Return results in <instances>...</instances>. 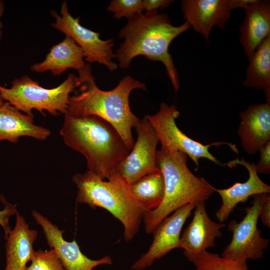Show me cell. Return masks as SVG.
Wrapping results in <instances>:
<instances>
[{
	"label": "cell",
	"instance_id": "obj_1",
	"mask_svg": "<svg viewBox=\"0 0 270 270\" xmlns=\"http://www.w3.org/2000/svg\"><path fill=\"white\" fill-rule=\"evenodd\" d=\"M78 72V75L75 80L77 90L70 96L66 114L76 117L95 116L108 122L117 130L130 150L135 142L132 129L140 119L132 112L129 97L134 89L147 90L146 85L126 76L114 89L103 90L96 86L89 64Z\"/></svg>",
	"mask_w": 270,
	"mask_h": 270
},
{
	"label": "cell",
	"instance_id": "obj_2",
	"mask_svg": "<svg viewBox=\"0 0 270 270\" xmlns=\"http://www.w3.org/2000/svg\"><path fill=\"white\" fill-rule=\"evenodd\" d=\"M127 20V24L118 32L124 42L115 53L119 66L127 68L133 58L140 55L150 60L159 61L164 65L176 93L180 88V80L168 48L174 38L188 30L190 24L186 21L174 26L166 12L158 14L156 10L136 14Z\"/></svg>",
	"mask_w": 270,
	"mask_h": 270
},
{
	"label": "cell",
	"instance_id": "obj_3",
	"mask_svg": "<svg viewBox=\"0 0 270 270\" xmlns=\"http://www.w3.org/2000/svg\"><path fill=\"white\" fill-rule=\"evenodd\" d=\"M60 132L67 146L85 157L88 170L104 180L130 152L114 126L95 116L76 117L66 114Z\"/></svg>",
	"mask_w": 270,
	"mask_h": 270
},
{
	"label": "cell",
	"instance_id": "obj_4",
	"mask_svg": "<svg viewBox=\"0 0 270 270\" xmlns=\"http://www.w3.org/2000/svg\"><path fill=\"white\" fill-rule=\"evenodd\" d=\"M72 180L78 189V203L107 210L122 224L124 240L134 239L148 210L134 196L130 185L122 178L114 170L106 181L87 170L74 175Z\"/></svg>",
	"mask_w": 270,
	"mask_h": 270
},
{
	"label": "cell",
	"instance_id": "obj_5",
	"mask_svg": "<svg viewBox=\"0 0 270 270\" xmlns=\"http://www.w3.org/2000/svg\"><path fill=\"white\" fill-rule=\"evenodd\" d=\"M188 156L181 152L160 148L156 152V162L164 181V194L160 205L148 211L142 222L146 234L154 229L172 212L191 202H206L215 192L202 178L196 176L188 168Z\"/></svg>",
	"mask_w": 270,
	"mask_h": 270
},
{
	"label": "cell",
	"instance_id": "obj_6",
	"mask_svg": "<svg viewBox=\"0 0 270 270\" xmlns=\"http://www.w3.org/2000/svg\"><path fill=\"white\" fill-rule=\"evenodd\" d=\"M76 76L70 73L58 86L46 88L24 75L14 79L10 88L0 85V98L32 116H34L33 109L38 110L42 115L44 114V110L52 116L65 114L70 94L76 90Z\"/></svg>",
	"mask_w": 270,
	"mask_h": 270
},
{
	"label": "cell",
	"instance_id": "obj_7",
	"mask_svg": "<svg viewBox=\"0 0 270 270\" xmlns=\"http://www.w3.org/2000/svg\"><path fill=\"white\" fill-rule=\"evenodd\" d=\"M180 114L174 105H168L162 102L156 114L145 116L157 134L161 148L169 152H181L186 154L194 163L196 170L199 168L198 160L200 158L208 159L220 166H223L209 152V148L212 146L226 144L238 153L237 148L230 143L216 142L205 145L189 138L176 126V120Z\"/></svg>",
	"mask_w": 270,
	"mask_h": 270
},
{
	"label": "cell",
	"instance_id": "obj_8",
	"mask_svg": "<svg viewBox=\"0 0 270 270\" xmlns=\"http://www.w3.org/2000/svg\"><path fill=\"white\" fill-rule=\"evenodd\" d=\"M56 22L52 26L72 39L82 49L84 60L88 63L98 62L104 65L110 72L116 70L118 64L112 59L116 58L112 48V38L102 40L100 34L82 26L80 18H74L69 12L68 3L64 1L61 6L60 14L54 10L50 11Z\"/></svg>",
	"mask_w": 270,
	"mask_h": 270
},
{
	"label": "cell",
	"instance_id": "obj_9",
	"mask_svg": "<svg viewBox=\"0 0 270 270\" xmlns=\"http://www.w3.org/2000/svg\"><path fill=\"white\" fill-rule=\"evenodd\" d=\"M263 196L261 194L252 196V204L244 209L246 214L240 222L233 220L229 222L228 228L232 233V239L222 252V256L245 262L263 257L264 250L270 243L268 239L262 237V232L258 228Z\"/></svg>",
	"mask_w": 270,
	"mask_h": 270
},
{
	"label": "cell",
	"instance_id": "obj_10",
	"mask_svg": "<svg viewBox=\"0 0 270 270\" xmlns=\"http://www.w3.org/2000/svg\"><path fill=\"white\" fill-rule=\"evenodd\" d=\"M137 139L126 158L115 172L130 185L144 176L160 170L156 162L157 134L144 116L134 128Z\"/></svg>",
	"mask_w": 270,
	"mask_h": 270
},
{
	"label": "cell",
	"instance_id": "obj_11",
	"mask_svg": "<svg viewBox=\"0 0 270 270\" xmlns=\"http://www.w3.org/2000/svg\"><path fill=\"white\" fill-rule=\"evenodd\" d=\"M196 204H188L161 222L152 232L153 241L148 251L132 264V269L143 270L151 266L156 260L162 258L172 250L181 248L180 238L182 228Z\"/></svg>",
	"mask_w": 270,
	"mask_h": 270
},
{
	"label": "cell",
	"instance_id": "obj_12",
	"mask_svg": "<svg viewBox=\"0 0 270 270\" xmlns=\"http://www.w3.org/2000/svg\"><path fill=\"white\" fill-rule=\"evenodd\" d=\"M32 216L42 228L46 242L60 259L64 270H93L97 266L112 264V260L108 256L98 260H92L82 253L74 240L68 242L63 238L64 230L59 229L47 218L34 210Z\"/></svg>",
	"mask_w": 270,
	"mask_h": 270
},
{
	"label": "cell",
	"instance_id": "obj_13",
	"mask_svg": "<svg viewBox=\"0 0 270 270\" xmlns=\"http://www.w3.org/2000/svg\"><path fill=\"white\" fill-rule=\"evenodd\" d=\"M192 220L180 236L184 254L194 262L208 248H213L216 238H221L223 222L212 221L206 212L205 202L196 203Z\"/></svg>",
	"mask_w": 270,
	"mask_h": 270
},
{
	"label": "cell",
	"instance_id": "obj_14",
	"mask_svg": "<svg viewBox=\"0 0 270 270\" xmlns=\"http://www.w3.org/2000/svg\"><path fill=\"white\" fill-rule=\"evenodd\" d=\"M184 18L208 41L212 28L224 30L230 18L228 0H182Z\"/></svg>",
	"mask_w": 270,
	"mask_h": 270
},
{
	"label": "cell",
	"instance_id": "obj_15",
	"mask_svg": "<svg viewBox=\"0 0 270 270\" xmlns=\"http://www.w3.org/2000/svg\"><path fill=\"white\" fill-rule=\"evenodd\" d=\"M226 164L230 168L238 164L243 166L248 170L249 177L246 182H236L227 188L218 189L214 187V192L220 194L222 200L221 206L215 213L220 222L228 220L238 203L244 202L249 197L256 194L270 192V186L259 178L254 162L252 164L243 158H237Z\"/></svg>",
	"mask_w": 270,
	"mask_h": 270
},
{
	"label": "cell",
	"instance_id": "obj_16",
	"mask_svg": "<svg viewBox=\"0 0 270 270\" xmlns=\"http://www.w3.org/2000/svg\"><path fill=\"white\" fill-rule=\"evenodd\" d=\"M239 116L237 134L242 148L248 154H255L270 141V104L248 106Z\"/></svg>",
	"mask_w": 270,
	"mask_h": 270
},
{
	"label": "cell",
	"instance_id": "obj_17",
	"mask_svg": "<svg viewBox=\"0 0 270 270\" xmlns=\"http://www.w3.org/2000/svg\"><path fill=\"white\" fill-rule=\"evenodd\" d=\"M244 9L246 16L239 28V41L248 58L270 36V1L254 0Z\"/></svg>",
	"mask_w": 270,
	"mask_h": 270
},
{
	"label": "cell",
	"instance_id": "obj_18",
	"mask_svg": "<svg viewBox=\"0 0 270 270\" xmlns=\"http://www.w3.org/2000/svg\"><path fill=\"white\" fill-rule=\"evenodd\" d=\"M14 228L6 238V266L4 270H24L35 250L33 244L37 230L31 229L24 218L16 211Z\"/></svg>",
	"mask_w": 270,
	"mask_h": 270
},
{
	"label": "cell",
	"instance_id": "obj_19",
	"mask_svg": "<svg viewBox=\"0 0 270 270\" xmlns=\"http://www.w3.org/2000/svg\"><path fill=\"white\" fill-rule=\"evenodd\" d=\"M34 116L22 114L14 106L0 98V141L16 143L20 136L44 140L50 134L47 128L34 124Z\"/></svg>",
	"mask_w": 270,
	"mask_h": 270
},
{
	"label": "cell",
	"instance_id": "obj_20",
	"mask_svg": "<svg viewBox=\"0 0 270 270\" xmlns=\"http://www.w3.org/2000/svg\"><path fill=\"white\" fill-rule=\"evenodd\" d=\"M82 49L68 36L53 46L44 60L31 66L30 70L36 72L50 71L54 76H58L68 68L78 71L83 68L86 62Z\"/></svg>",
	"mask_w": 270,
	"mask_h": 270
},
{
	"label": "cell",
	"instance_id": "obj_21",
	"mask_svg": "<svg viewBox=\"0 0 270 270\" xmlns=\"http://www.w3.org/2000/svg\"><path fill=\"white\" fill-rule=\"evenodd\" d=\"M248 60L244 86L262 90L266 102L270 104V36L260 44Z\"/></svg>",
	"mask_w": 270,
	"mask_h": 270
},
{
	"label": "cell",
	"instance_id": "obj_22",
	"mask_svg": "<svg viewBox=\"0 0 270 270\" xmlns=\"http://www.w3.org/2000/svg\"><path fill=\"white\" fill-rule=\"evenodd\" d=\"M134 196L148 211L157 208L164 194V181L160 170L148 174L130 185Z\"/></svg>",
	"mask_w": 270,
	"mask_h": 270
},
{
	"label": "cell",
	"instance_id": "obj_23",
	"mask_svg": "<svg viewBox=\"0 0 270 270\" xmlns=\"http://www.w3.org/2000/svg\"><path fill=\"white\" fill-rule=\"evenodd\" d=\"M193 263L195 270H248L246 262L234 260L207 250Z\"/></svg>",
	"mask_w": 270,
	"mask_h": 270
},
{
	"label": "cell",
	"instance_id": "obj_24",
	"mask_svg": "<svg viewBox=\"0 0 270 270\" xmlns=\"http://www.w3.org/2000/svg\"><path fill=\"white\" fill-rule=\"evenodd\" d=\"M30 264L24 270H64L61 262L53 249L34 251Z\"/></svg>",
	"mask_w": 270,
	"mask_h": 270
},
{
	"label": "cell",
	"instance_id": "obj_25",
	"mask_svg": "<svg viewBox=\"0 0 270 270\" xmlns=\"http://www.w3.org/2000/svg\"><path fill=\"white\" fill-rule=\"evenodd\" d=\"M106 9L114 13V18L117 19L127 18L144 11L142 0H112Z\"/></svg>",
	"mask_w": 270,
	"mask_h": 270
},
{
	"label": "cell",
	"instance_id": "obj_26",
	"mask_svg": "<svg viewBox=\"0 0 270 270\" xmlns=\"http://www.w3.org/2000/svg\"><path fill=\"white\" fill-rule=\"evenodd\" d=\"M259 161L255 164L258 174H269L270 173V141L260 150Z\"/></svg>",
	"mask_w": 270,
	"mask_h": 270
},
{
	"label": "cell",
	"instance_id": "obj_27",
	"mask_svg": "<svg viewBox=\"0 0 270 270\" xmlns=\"http://www.w3.org/2000/svg\"><path fill=\"white\" fill-rule=\"evenodd\" d=\"M4 208L0 210V226L4 228L5 233V238L10 231L9 226L10 218L16 214L17 210L14 205L5 201Z\"/></svg>",
	"mask_w": 270,
	"mask_h": 270
},
{
	"label": "cell",
	"instance_id": "obj_28",
	"mask_svg": "<svg viewBox=\"0 0 270 270\" xmlns=\"http://www.w3.org/2000/svg\"><path fill=\"white\" fill-rule=\"evenodd\" d=\"M259 218L264 226L270 228V193L264 194L260 210Z\"/></svg>",
	"mask_w": 270,
	"mask_h": 270
},
{
	"label": "cell",
	"instance_id": "obj_29",
	"mask_svg": "<svg viewBox=\"0 0 270 270\" xmlns=\"http://www.w3.org/2000/svg\"><path fill=\"white\" fill-rule=\"evenodd\" d=\"M174 0H143L142 6L144 10H162L168 8Z\"/></svg>",
	"mask_w": 270,
	"mask_h": 270
},
{
	"label": "cell",
	"instance_id": "obj_30",
	"mask_svg": "<svg viewBox=\"0 0 270 270\" xmlns=\"http://www.w3.org/2000/svg\"><path fill=\"white\" fill-rule=\"evenodd\" d=\"M254 0H228V4L230 10L237 8H245L248 4Z\"/></svg>",
	"mask_w": 270,
	"mask_h": 270
},
{
	"label": "cell",
	"instance_id": "obj_31",
	"mask_svg": "<svg viewBox=\"0 0 270 270\" xmlns=\"http://www.w3.org/2000/svg\"><path fill=\"white\" fill-rule=\"evenodd\" d=\"M4 4L2 0H0V42L2 38V28L3 27L2 24L0 20V18L4 13Z\"/></svg>",
	"mask_w": 270,
	"mask_h": 270
}]
</instances>
